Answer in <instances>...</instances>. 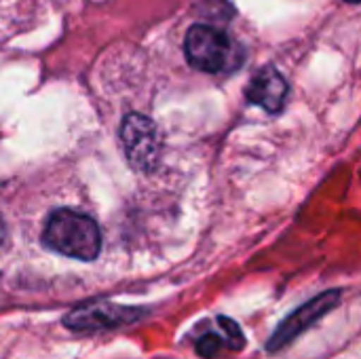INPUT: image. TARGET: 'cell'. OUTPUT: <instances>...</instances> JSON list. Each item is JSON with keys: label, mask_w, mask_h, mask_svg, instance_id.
<instances>
[{"label": "cell", "mask_w": 361, "mask_h": 359, "mask_svg": "<svg viewBox=\"0 0 361 359\" xmlns=\"http://www.w3.org/2000/svg\"><path fill=\"white\" fill-rule=\"evenodd\" d=\"M142 317V311L127 309V307H114V305H93L72 311L63 324L72 330H99V328H114L125 326Z\"/></svg>", "instance_id": "5b68a950"}, {"label": "cell", "mask_w": 361, "mask_h": 359, "mask_svg": "<svg viewBox=\"0 0 361 359\" xmlns=\"http://www.w3.org/2000/svg\"><path fill=\"white\" fill-rule=\"evenodd\" d=\"M195 349H197V353H199L201 358L212 359V358H216L222 349H231V343H228V339H226V336L205 334V336H201V339L197 341ZM231 351H233V349H231Z\"/></svg>", "instance_id": "52a82bcc"}, {"label": "cell", "mask_w": 361, "mask_h": 359, "mask_svg": "<svg viewBox=\"0 0 361 359\" xmlns=\"http://www.w3.org/2000/svg\"><path fill=\"white\" fill-rule=\"evenodd\" d=\"M341 296H343L341 290H328V292L317 294L315 298H311L302 307H298L271 334V339L267 343V351L269 353H275V351H281L288 345H292L300 334H305L309 328H313L324 315H328L330 311H334L338 307V303H341Z\"/></svg>", "instance_id": "3957f363"}, {"label": "cell", "mask_w": 361, "mask_h": 359, "mask_svg": "<svg viewBox=\"0 0 361 359\" xmlns=\"http://www.w3.org/2000/svg\"><path fill=\"white\" fill-rule=\"evenodd\" d=\"M347 2H361V0H347Z\"/></svg>", "instance_id": "30bf717a"}, {"label": "cell", "mask_w": 361, "mask_h": 359, "mask_svg": "<svg viewBox=\"0 0 361 359\" xmlns=\"http://www.w3.org/2000/svg\"><path fill=\"white\" fill-rule=\"evenodd\" d=\"M4 241H6V224H4V220L0 216V248L4 245Z\"/></svg>", "instance_id": "9c48e42d"}, {"label": "cell", "mask_w": 361, "mask_h": 359, "mask_svg": "<svg viewBox=\"0 0 361 359\" xmlns=\"http://www.w3.org/2000/svg\"><path fill=\"white\" fill-rule=\"evenodd\" d=\"M121 140L129 163L140 171H152L161 157V135L157 125L144 114H127L121 125Z\"/></svg>", "instance_id": "277c9868"}, {"label": "cell", "mask_w": 361, "mask_h": 359, "mask_svg": "<svg viewBox=\"0 0 361 359\" xmlns=\"http://www.w3.org/2000/svg\"><path fill=\"white\" fill-rule=\"evenodd\" d=\"M184 51H186L188 63L201 72L218 74V72H224L226 68H231L233 42L218 28L192 25L186 34Z\"/></svg>", "instance_id": "7a4b0ae2"}, {"label": "cell", "mask_w": 361, "mask_h": 359, "mask_svg": "<svg viewBox=\"0 0 361 359\" xmlns=\"http://www.w3.org/2000/svg\"><path fill=\"white\" fill-rule=\"evenodd\" d=\"M288 91H290V87H288L286 78L281 76V72L275 70L273 66H267L254 74V78L250 80V85L245 89V97H247V102L275 114L283 108V104L288 99Z\"/></svg>", "instance_id": "8992f818"}, {"label": "cell", "mask_w": 361, "mask_h": 359, "mask_svg": "<svg viewBox=\"0 0 361 359\" xmlns=\"http://www.w3.org/2000/svg\"><path fill=\"white\" fill-rule=\"evenodd\" d=\"M218 322H220V328H222L224 336H226L228 343H231V349H233V351H239V349L245 345V339H243L241 328H239L233 320H228V317H220Z\"/></svg>", "instance_id": "ba28073f"}, {"label": "cell", "mask_w": 361, "mask_h": 359, "mask_svg": "<svg viewBox=\"0 0 361 359\" xmlns=\"http://www.w3.org/2000/svg\"><path fill=\"white\" fill-rule=\"evenodd\" d=\"M42 239L53 252L76 260H93L102 250V235L95 220L74 209L53 212Z\"/></svg>", "instance_id": "6da1fadb"}]
</instances>
